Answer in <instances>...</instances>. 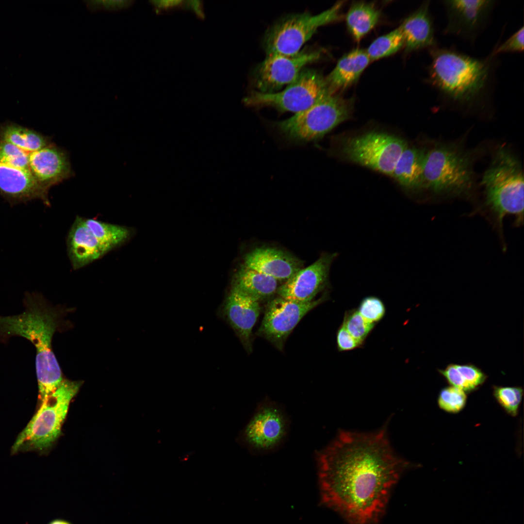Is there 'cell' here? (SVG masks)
Returning <instances> with one entry per match:
<instances>
[{
    "instance_id": "obj_1",
    "label": "cell",
    "mask_w": 524,
    "mask_h": 524,
    "mask_svg": "<svg viewBox=\"0 0 524 524\" xmlns=\"http://www.w3.org/2000/svg\"><path fill=\"white\" fill-rule=\"evenodd\" d=\"M318 458L322 501L350 524H377L408 466L392 449L384 428L342 431Z\"/></svg>"
},
{
    "instance_id": "obj_2",
    "label": "cell",
    "mask_w": 524,
    "mask_h": 524,
    "mask_svg": "<svg viewBox=\"0 0 524 524\" xmlns=\"http://www.w3.org/2000/svg\"><path fill=\"white\" fill-rule=\"evenodd\" d=\"M431 61L426 82L444 100L460 106L481 105L496 84L497 56L475 58L453 48L429 50Z\"/></svg>"
},
{
    "instance_id": "obj_3",
    "label": "cell",
    "mask_w": 524,
    "mask_h": 524,
    "mask_svg": "<svg viewBox=\"0 0 524 524\" xmlns=\"http://www.w3.org/2000/svg\"><path fill=\"white\" fill-rule=\"evenodd\" d=\"M23 305L25 309L19 314L0 316V340L19 336L34 345L39 395L42 401L57 389L63 380L51 345L53 335L59 327L60 313L36 293L27 292Z\"/></svg>"
},
{
    "instance_id": "obj_4",
    "label": "cell",
    "mask_w": 524,
    "mask_h": 524,
    "mask_svg": "<svg viewBox=\"0 0 524 524\" xmlns=\"http://www.w3.org/2000/svg\"><path fill=\"white\" fill-rule=\"evenodd\" d=\"M485 203L496 218L499 229L507 215H513L518 225L524 219V175L518 159L501 146L484 173L481 180Z\"/></svg>"
},
{
    "instance_id": "obj_5",
    "label": "cell",
    "mask_w": 524,
    "mask_h": 524,
    "mask_svg": "<svg viewBox=\"0 0 524 524\" xmlns=\"http://www.w3.org/2000/svg\"><path fill=\"white\" fill-rule=\"evenodd\" d=\"M472 161L469 152L452 144H435L425 151L423 188L437 195H459L473 186Z\"/></svg>"
},
{
    "instance_id": "obj_6",
    "label": "cell",
    "mask_w": 524,
    "mask_h": 524,
    "mask_svg": "<svg viewBox=\"0 0 524 524\" xmlns=\"http://www.w3.org/2000/svg\"><path fill=\"white\" fill-rule=\"evenodd\" d=\"M353 101L328 93L305 110L271 126L284 139L295 144L315 141L347 119Z\"/></svg>"
},
{
    "instance_id": "obj_7",
    "label": "cell",
    "mask_w": 524,
    "mask_h": 524,
    "mask_svg": "<svg viewBox=\"0 0 524 524\" xmlns=\"http://www.w3.org/2000/svg\"><path fill=\"white\" fill-rule=\"evenodd\" d=\"M82 381L63 380L57 389L42 404L14 443L13 453L21 450H43L51 445L61 432L70 401Z\"/></svg>"
},
{
    "instance_id": "obj_8",
    "label": "cell",
    "mask_w": 524,
    "mask_h": 524,
    "mask_svg": "<svg viewBox=\"0 0 524 524\" xmlns=\"http://www.w3.org/2000/svg\"><path fill=\"white\" fill-rule=\"evenodd\" d=\"M343 3L316 15L304 12L287 15L274 23L265 32L262 41L266 55H293L298 53L317 29L340 19Z\"/></svg>"
},
{
    "instance_id": "obj_9",
    "label": "cell",
    "mask_w": 524,
    "mask_h": 524,
    "mask_svg": "<svg viewBox=\"0 0 524 524\" xmlns=\"http://www.w3.org/2000/svg\"><path fill=\"white\" fill-rule=\"evenodd\" d=\"M328 93L325 78L318 71L305 67L283 90L269 93L254 90L243 102L249 107H269L280 113L296 114L311 107Z\"/></svg>"
},
{
    "instance_id": "obj_10",
    "label": "cell",
    "mask_w": 524,
    "mask_h": 524,
    "mask_svg": "<svg viewBox=\"0 0 524 524\" xmlns=\"http://www.w3.org/2000/svg\"><path fill=\"white\" fill-rule=\"evenodd\" d=\"M407 144L398 137L372 131L349 138L342 152L350 161L391 176Z\"/></svg>"
},
{
    "instance_id": "obj_11",
    "label": "cell",
    "mask_w": 524,
    "mask_h": 524,
    "mask_svg": "<svg viewBox=\"0 0 524 524\" xmlns=\"http://www.w3.org/2000/svg\"><path fill=\"white\" fill-rule=\"evenodd\" d=\"M322 54V50L307 49L293 55H266L253 73L256 91L269 93L280 90L292 82L306 66L319 60Z\"/></svg>"
},
{
    "instance_id": "obj_12",
    "label": "cell",
    "mask_w": 524,
    "mask_h": 524,
    "mask_svg": "<svg viewBox=\"0 0 524 524\" xmlns=\"http://www.w3.org/2000/svg\"><path fill=\"white\" fill-rule=\"evenodd\" d=\"M446 35L458 37L473 43L488 25L497 1L494 0H444Z\"/></svg>"
},
{
    "instance_id": "obj_13",
    "label": "cell",
    "mask_w": 524,
    "mask_h": 524,
    "mask_svg": "<svg viewBox=\"0 0 524 524\" xmlns=\"http://www.w3.org/2000/svg\"><path fill=\"white\" fill-rule=\"evenodd\" d=\"M324 298L307 302L285 299L279 296L268 304L258 334L282 349L284 343L294 328Z\"/></svg>"
},
{
    "instance_id": "obj_14",
    "label": "cell",
    "mask_w": 524,
    "mask_h": 524,
    "mask_svg": "<svg viewBox=\"0 0 524 524\" xmlns=\"http://www.w3.org/2000/svg\"><path fill=\"white\" fill-rule=\"evenodd\" d=\"M286 417L279 407L271 402L261 404L246 426L242 439L249 446L269 450L285 437L288 427Z\"/></svg>"
},
{
    "instance_id": "obj_15",
    "label": "cell",
    "mask_w": 524,
    "mask_h": 524,
    "mask_svg": "<svg viewBox=\"0 0 524 524\" xmlns=\"http://www.w3.org/2000/svg\"><path fill=\"white\" fill-rule=\"evenodd\" d=\"M337 254L324 253L309 266L301 268L278 287V296L285 299L307 302L327 285L331 264Z\"/></svg>"
},
{
    "instance_id": "obj_16",
    "label": "cell",
    "mask_w": 524,
    "mask_h": 524,
    "mask_svg": "<svg viewBox=\"0 0 524 524\" xmlns=\"http://www.w3.org/2000/svg\"><path fill=\"white\" fill-rule=\"evenodd\" d=\"M48 192L30 170L0 161V196L11 205L39 199L50 206Z\"/></svg>"
},
{
    "instance_id": "obj_17",
    "label": "cell",
    "mask_w": 524,
    "mask_h": 524,
    "mask_svg": "<svg viewBox=\"0 0 524 524\" xmlns=\"http://www.w3.org/2000/svg\"><path fill=\"white\" fill-rule=\"evenodd\" d=\"M29 163L32 175L49 191L74 175L68 153L52 143L30 153Z\"/></svg>"
},
{
    "instance_id": "obj_18",
    "label": "cell",
    "mask_w": 524,
    "mask_h": 524,
    "mask_svg": "<svg viewBox=\"0 0 524 524\" xmlns=\"http://www.w3.org/2000/svg\"><path fill=\"white\" fill-rule=\"evenodd\" d=\"M244 265L285 281L302 268L303 262L292 254L276 248H256L247 253Z\"/></svg>"
},
{
    "instance_id": "obj_19",
    "label": "cell",
    "mask_w": 524,
    "mask_h": 524,
    "mask_svg": "<svg viewBox=\"0 0 524 524\" xmlns=\"http://www.w3.org/2000/svg\"><path fill=\"white\" fill-rule=\"evenodd\" d=\"M260 310L259 301L232 288L226 302V314L248 352L251 350L252 331Z\"/></svg>"
},
{
    "instance_id": "obj_20",
    "label": "cell",
    "mask_w": 524,
    "mask_h": 524,
    "mask_svg": "<svg viewBox=\"0 0 524 524\" xmlns=\"http://www.w3.org/2000/svg\"><path fill=\"white\" fill-rule=\"evenodd\" d=\"M429 1H426L405 19L398 27L403 37L405 51H413L438 46Z\"/></svg>"
},
{
    "instance_id": "obj_21",
    "label": "cell",
    "mask_w": 524,
    "mask_h": 524,
    "mask_svg": "<svg viewBox=\"0 0 524 524\" xmlns=\"http://www.w3.org/2000/svg\"><path fill=\"white\" fill-rule=\"evenodd\" d=\"M68 256L74 270L82 268L106 255L98 241L86 225L84 218L77 216L66 238Z\"/></svg>"
},
{
    "instance_id": "obj_22",
    "label": "cell",
    "mask_w": 524,
    "mask_h": 524,
    "mask_svg": "<svg viewBox=\"0 0 524 524\" xmlns=\"http://www.w3.org/2000/svg\"><path fill=\"white\" fill-rule=\"evenodd\" d=\"M370 61L362 49H354L343 55L325 78L329 92L335 94L356 82Z\"/></svg>"
},
{
    "instance_id": "obj_23",
    "label": "cell",
    "mask_w": 524,
    "mask_h": 524,
    "mask_svg": "<svg viewBox=\"0 0 524 524\" xmlns=\"http://www.w3.org/2000/svg\"><path fill=\"white\" fill-rule=\"evenodd\" d=\"M425 151L407 146L399 157L391 176L406 188H423V166Z\"/></svg>"
},
{
    "instance_id": "obj_24",
    "label": "cell",
    "mask_w": 524,
    "mask_h": 524,
    "mask_svg": "<svg viewBox=\"0 0 524 524\" xmlns=\"http://www.w3.org/2000/svg\"><path fill=\"white\" fill-rule=\"evenodd\" d=\"M278 282L273 278L244 265L235 276L233 288L260 301L277 292Z\"/></svg>"
},
{
    "instance_id": "obj_25",
    "label": "cell",
    "mask_w": 524,
    "mask_h": 524,
    "mask_svg": "<svg viewBox=\"0 0 524 524\" xmlns=\"http://www.w3.org/2000/svg\"><path fill=\"white\" fill-rule=\"evenodd\" d=\"M0 140L10 143L27 153L38 150L52 143L50 137L13 123L0 126Z\"/></svg>"
},
{
    "instance_id": "obj_26",
    "label": "cell",
    "mask_w": 524,
    "mask_h": 524,
    "mask_svg": "<svg viewBox=\"0 0 524 524\" xmlns=\"http://www.w3.org/2000/svg\"><path fill=\"white\" fill-rule=\"evenodd\" d=\"M86 225L98 241L106 254L127 243L133 233L128 227L84 218Z\"/></svg>"
},
{
    "instance_id": "obj_27",
    "label": "cell",
    "mask_w": 524,
    "mask_h": 524,
    "mask_svg": "<svg viewBox=\"0 0 524 524\" xmlns=\"http://www.w3.org/2000/svg\"><path fill=\"white\" fill-rule=\"evenodd\" d=\"M380 11L373 3L360 1L354 3L346 16L347 28L357 41H359L377 24Z\"/></svg>"
},
{
    "instance_id": "obj_28",
    "label": "cell",
    "mask_w": 524,
    "mask_h": 524,
    "mask_svg": "<svg viewBox=\"0 0 524 524\" xmlns=\"http://www.w3.org/2000/svg\"><path fill=\"white\" fill-rule=\"evenodd\" d=\"M404 45L403 35L399 28L375 39L366 51L370 61L391 55Z\"/></svg>"
},
{
    "instance_id": "obj_29",
    "label": "cell",
    "mask_w": 524,
    "mask_h": 524,
    "mask_svg": "<svg viewBox=\"0 0 524 524\" xmlns=\"http://www.w3.org/2000/svg\"><path fill=\"white\" fill-rule=\"evenodd\" d=\"M342 325L362 345L376 325L367 321L357 309L346 311Z\"/></svg>"
},
{
    "instance_id": "obj_30",
    "label": "cell",
    "mask_w": 524,
    "mask_h": 524,
    "mask_svg": "<svg viewBox=\"0 0 524 524\" xmlns=\"http://www.w3.org/2000/svg\"><path fill=\"white\" fill-rule=\"evenodd\" d=\"M523 392L520 387L495 386L493 388V395L497 402L512 416L517 414Z\"/></svg>"
},
{
    "instance_id": "obj_31",
    "label": "cell",
    "mask_w": 524,
    "mask_h": 524,
    "mask_svg": "<svg viewBox=\"0 0 524 524\" xmlns=\"http://www.w3.org/2000/svg\"><path fill=\"white\" fill-rule=\"evenodd\" d=\"M466 399L464 391L455 387H448L442 389L440 392L438 405L445 411L456 413L464 407Z\"/></svg>"
},
{
    "instance_id": "obj_32",
    "label": "cell",
    "mask_w": 524,
    "mask_h": 524,
    "mask_svg": "<svg viewBox=\"0 0 524 524\" xmlns=\"http://www.w3.org/2000/svg\"><path fill=\"white\" fill-rule=\"evenodd\" d=\"M29 153L10 143L0 140L1 162L17 168L30 170Z\"/></svg>"
},
{
    "instance_id": "obj_33",
    "label": "cell",
    "mask_w": 524,
    "mask_h": 524,
    "mask_svg": "<svg viewBox=\"0 0 524 524\" xmlns=\"http://www.w3.org/2000/svg\"><path fill=\"white\" fill-rule=\"evenodd\" d=\"M360 314L369 323L376 325L384 316L386 309L382 301L374 296L364 298L357 309Z\"/></svg>"
},
{
    "instance_id": "obj_34",
    "label": "cell",
    "mask_w": 524,
    "mask_h": 524,
    "mask_svg": "<svg viewBox=\"0 0 524 524\" xmlns=\"http://www.w3.org/2000/svg\"><path fill=\"white\" fill-rule=\"evenodd\" d=\"M524 27H522L505 42L497 44L491 52L493 55L507 53H520L524 51Z\"/></svg>"
},
{
    "instance_id": "obj_35",
    "label": "cell",
    "mask_w": 524,
    "mask_h": 524,
    "mask_svg": "<svg viewBox=\"0 0 524 524\" xmlns=\"http://www.w3.org/2000/svg\"><path fill=\"white\" fill-rule=\"evenodd\" d=\"M456 367L472 391L484 383L486 376L480 369L472 364L458 365Z\"/></svg>"
},
{
    "instance_id": "obj_36",
    "label": "cell",
    "mask_w": 524,
    "mask_h": 524,
    "mask_svg": "<svg viewBox=\"0 0 524 524\" xmlns=\"http://www.w3.org/2000/svg\"><path fill=\"white\" fill-rule=\"evenodd\" d=\"M133 0H84L86 7L90 12L98 11H117L131 6Z\"/></svg>"
},
{
    "instance_id": "obj_37",
    "label": "cell",
    "mask_w": 524,
    "mask_h": 524,
    "mask_svg": "<svg viewBox=\"0 0 524 524\" xmlns=\"http://www.w3.org/2000/svg\"><path fill=\"white\" fill-rule=\"evenodd\" d=\"M440 373L453 387L459 388L464 392L472 391L457 369L456 364H450L444 370H439Z\"/></svg>"
},
{
    "instance_id": "obj_38",
    "label": "cell",
    "mask_w": 524,
    "mask_h": 524,
    "mask_svg": "<svg viewBox=\"0 0 524 524\" xmlns=\"http://www.w3.org/2000/svg\"><path fill=\"white\" fill-rule=\"evenodd\" d=\"M336 340L339 351H350L362 345L350 335L342 325L338 329Z\"/></svg>"
},
{
    "instance_id": "obj_39",
    "label": "cell",
    "mask_w": 524,
    "mask_h": 524,
    "mask_svg": "<svg viewBox=\"0 0 524 524\" xmlns=\"http://www.w3.org/2000/svg\"><path fill=\"white\" fill-rule=\"evenodd\" d=\"M151 3L158 12L175 8L182 5V0H152Z\"/></svg>"
},
{
    "instance_id": "obj_40",
    "label": "cell",
    "mask_w": 524,
    "mask_h": 524,
    "mask_svg": "<svg viewBox=\"0 0 524 524\" xmlns=\"http://www.w3.org/2000/svg\"><path fill=\"white\" fill-rule=\"evenodd\" d=\"M182 5L184 7L192 9L198 16H200L201 17H203V16H204L201 1H184Z\"/></svg>"
},
{
    "instance_id": "obj_41",
    "label": "cell",
    "mask_w": 524,
    "mask_h": 524,
    "mask_svg": "<svg viewBox=\"0 0 524 524\" xmlns=\"http://www.w3.org/2000/svg\"><path fill=\"white\" fill-rule=\"evenodd\" d=\"M48 524H71L69 522H68V521H67L66 520H63V519H54L53 520H52L51 521H50Z\"/></svg>"
}]
</instances>
